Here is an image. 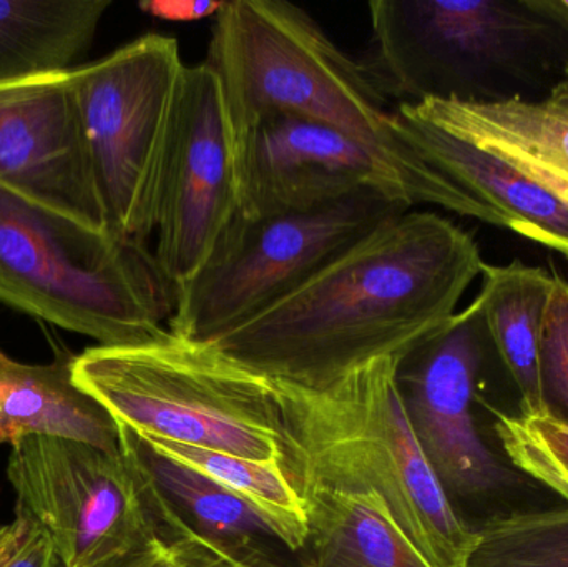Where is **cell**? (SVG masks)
I'll use <instances>...</instances> for the list:
<instances>
[{
	"instance_id": "cell-1",
	"label": "cell",
	"mask_w": 568,
	"mask_h": 567,
	"mask_svg": "<svg viewBox=\"0 0 568 567\" xmlns=\"http://www.w3.org/2000/svg\"><path fill=\"white\" fill-rule=\"evenodd\" d=\"M484 266L466 230L434 212H406L210 343L266 378L326 388L373 360L406 358L456 315Z\"/></svg>"
},
{
	"instance_id": "cell-2",
	"label": "cell",
	"mask_w": 568,
	"mask_h": 567,
	"mask_svg": "<svg viewBox=\"0 0 568 567\" xmlns=\"http://www.w3.org/2000/svg\"><path fill=\"white\" fill-rule=\"evenodd\" d=\"M359 60L387 103L539 100L567 77L568 22L547 0H374Z\"/></svg>"
},
{
	"instance_id": "cell-3",
	"label": "cell",
	"mask_w": 568,
	"mask_h": 567,
	"mask_svg": "<svg viewBox=\"0 0 568 567\" xmlns=\"http://www.w3.org/2000/svg\"><path fill=\"white\" fill-rule=\"evenodd\" d=\"M73 379L119 425L260 463L291 476L297 443L275 382L209 342L166 330L139 345L92 346Z\"/></svg>"
},
{
	"instance_id": "cell-4",
	"label": "cell",
	"mask_w": 568,
	"mask_h": 567,
	"mask_svg": "<svg viewBox=\"0 0 568 567\" xmlns=\"http://www.w3.org/2000/svg\"><path fill=\"white\" fill-rule=\"evenodd\" d=\"M0 302L99 346H125L166 332L175 290L145 243L0 183Z\"/></svg>"
},
{
	"instance_id": "cell-5",
	"label": "cell",
	"mask_w": 568,
	"mask_h": 567,
	"mask_svg": "<svg viewBox=\"0 0 568 567\" xmlns=\"http://www.w3.org/2000/svg\"><path fill=\"white\" fill-rule=\"evenodd\" d=\"M399 363L373 360L321 389L273 382L304 458L374 489L430 566L467 567L476 529L454 508L414 433Z\"/></svg>"
},
{
	"instance_id": "cell-6",
	"label": "cell",
	"mask_w": 568,
	"mask_h": 567,
	"mask_svg": "<svg viewBox=\"0 0 568 567\" xmlns=\"http://www.w3.org/2000/svg\"><path fill=\"white\" fill-rule=\"evenodd\" d=\"M213 19L205 63L222 87L233 145L270 117L296 115L406 149L361 62L301 7L232 0Z\"/></svg>"
},
{
	"instance_id": "cell-7",
	"label": "cell",
	"mask_w": 568,
	"mask_h": 567,
	"mask_svg": "<svg viewBox=\"0 0 568 567\" xmlns=\"http://www.w3.org/2000/svg\"><path fill=\"white\" fill-rule=\"evenodd\" d=\"M186 67L175 37L146 33L72 70L106 226L123 239L155 233Z\"/></svg>"
},
{
	"instance_id": "cell-8",
	"label": "cell",
	"mask_w": 568,
	"mask_h": 567,
	"mask_svg": "<svg viewBox=\"0 0 568 567\" xmlns=\"http://www.w3.org/2000/svg\"><path fill=\"white\" fill-rule=\"evenodd\" d=\"M409 206L373 190L287 215L236 213L202 269L175 290L170 332L215 342L290 295L337 253Z\"/></svg>"
},
{
	"instance_id": "cell-9",
	"label": "cell",
	"mask_w": 568,
	"mask_h": 567,
	"mask_svg": "<svg viewBox=\"0 0 568 567\" xmlns=\"http://www.w3.org/2000/svg\"><path fill=\"white\" fill-rule=\"evenodd\" d=\"M239 212L248 219L311 212L373 190L413 209L446 210V180L406 149H389L296 115L263 120L235 143Z\"/></svg>"
},
{
	"instance_id": "cell-10",
	"label": "cell",
	"mask_w": 568,
	"mask_h": 567,
	"mask_svg": "<svg viewBox=\"0 0 568 567\" xmlns=\"http://www.w3.org/2000/svg\"><path fill=\"white\" fill-rule=\"evenodd\" d=\"M17 506L50 536L63 567H92L145 545L160 518L145 476L120 453L63 436L10 445Z\"/></svg>"
},
{
	"instance_id": "cell-11",
	"label": "cell",
	"mask_w": 568,
	"mask_h": 567,
	"mask_svg": "<svg viewBox=\"0 0 568 567\" xmlns=\"http://www.w3.org/2000/svg\"><path fill=\"white\" fill-rule=\"evenodd\" d=\"M496 353L477 295L397 368L410 425L450 498H486L507 479L474 416L484 366Z\"/></svg>"
},
{
	"instance_id": "cell-12",
	"label": "cell",
	"mask_w": 568,
	"mask_h": 567,
	"mask_svg": "<svg viewBox=\"0 0 568 567\" xmlns=\"http://www.w3.org/2000/svg\"><path fill=\"white\" fill-rule=\"evenodd\" d=\"M239 213L235 145L222 87L205 62L186 67L156 210L155 260L179 290Z\"/></svg>"
},
{
	"instance_id": "cell-13",
	"label": "cell",
	"mask_w": 568,
	"mask_h": 567,
	"mask_svg": "<svg viewBox=\"0 0 568 567\" xmlns=\"http://www.w3.org/2000/svg\"><path fill=\"white\" fill-rule=\"evenodd\" d=\"M0 183L109 230L72 72L0 83Z\"/></svg>"
},
{
	"instance_id": "cell-14",
	"label": "cell",
	"mask_w": 568,
	"mask_h": 567,
	"mask_svg": "<svg viewBox=\"0 0 568 567\" xmlns=\"http://www.w3.org/2000/svg\"><path fill=\"white\" fill-rule=\"evenodd\" d=\"M393 117L400 140L449 183V212L513 230L568 260V183L453 135L409 105Z\"/></svg>"
},
{
	"instance_id": "cell-15",
	"label": "cell",
	"mask_w": 568,
	"mask_h": 567,
	"mask_svg": "<svg viewBox=\"0 0 568 567\" xmlns=\"http://www.w3.org/2000/svg\"><path fill=\"white\" fill-rule=\"evenodd\" d=\"M291 479L310 526L304 567H433L369 486L301 453Z\"/></svg>"
},
{
	"instance_id": "cell-16",
	"label": "cell",
	"mask_w": 568,
	"mask_h": 567,
	"mask_svg": "<svg viewBox=\"0 0 568 567\" xmlns=\"http://www.w3.org/2000/svg\"><path fill=\"white\" fill-rule=\"evenodd\" d=\"M75 356L27 365L0 348V445L26 436H63L120 453L119 423L73 379Z\"/></svg>"
},
{
	"instance_id": "cell-17",
	"label": "cell",
	"mask_w": 568,
	"mask_h": 567,
	"mask_svg": "<svg viewBox=\"0 0 568 567\" xmlns=\"http://www.w3.org/2000/svg\"><path fill=\"white\" fill-rule=\"evenodd\" d=\"M409 107L453 135L529 163L568 183V70L566 79L539 100H427Z\"/></svg>"
},
{
	"instance_id": "cell-18",
	"label": "cell",
	"mask_w": 568,
	"mask_h": 567,
	"mask_svg": "<svg viewBox=\"0 0 568 567\" xmlns=\"http://www.w3.org/2000/svg\"><path fill=\"white\" fill-rule=\"evenodd\" d=\"M110 6V0H0V83L72 72Z\"/></svg>"
},
{
	"instance_id": "cell-19",
	"label": "cell",
	"mask_w": 568,
	"mask_h": 567,
	"mask_svg": "<svg viewBox=\"0 0 568 567\" xmlns=\"http://www.w3.org/2000/svg\"><path fill=\"white\" fill-rule=\"evenodd\" d=\"M479 296L504 372L519 393V412L546 413L540 392V338L552 273L513 262L483 270Z\"/></svg>"
},
{
	"instance_id": "cell-20",
	"label": "cell",
	"mask_w": 568,
	"mask_h": 567,
	"mask_svg": "<svg viewBox=\"0 0 568 567\" xmlns=\"http://www.w3.org/2000/svg\"><path fill=\"white\" fill-rule=\"evenodd\" d=\"M139 439L155 455L200 473L252 506L284 548L293 553L306 548L310 538L306 508L282 466L170 439L149 436H139Z\"/></svg>"
},
{
	"instance_id": "cell-21",
	"label": "cell",
	"mask_w": 568,
	"mask_h": 567,
	"mask_svg": "<svg viewBox=\"0 0 568 567\" xmlns=\"http://www.w3.org/2000/svg\"><path fill=\"white\" fill-rule=\"evenodd\" d=\"M126 432L140 462L160 492L196 531L239 551L265 553V539L275 538L252 506L200 473L155 455L132 429L126 428Z\"/></svg>"
},
{
	"instance_id": "cell-22",
	"label": "cell",
	"mask_w": 568,
	"mask_h": 567,
	"mask_svg": "<svg viewBox=\"0 0 568 567\" xmlns=\"http://www.w3.org/2000/svg\"><path fill=\"white\" fill-rule=\"evenodd\" d=\"M145 475L160 518L159 531L140 548L92 567H278L268 553L239 551L196 531L146 469Z\"/></svg>"
},
{
	"instance_id": "cell-23",
	"label": "cell",
	"mask_w": 568,
	"mask_h": 567,
	"mask_svg": "<svg viewBox=\"0 0 568 567\" xmlns=\"http://www.w3.org/2000/svg\"><path fill=\"white\" fill-rule=\"evenodd\" d=\"M467 567H568V508L490 519Z\"/></svg>"
},
{
	"instance_id": "cell-24",
	"label": "cell",
	"mask_w": 568,
	"mask_h": 567,
	"mask_svg": "<svg viewBox=\"0 0 568 567\" xmlns=\"http://www.w3.org/2000/svg\"><path fill=\"white\" fill-rule=\"evenodd\" d=\"M494 413V432L509 462L568 502V423L549 413Z\"/></svg>"
},
{
	"instance_id": "cell-25",
	"label": "cell",
	"mask_w": 568,
	"mask_h": 567,
	"mask_svg": "<svg viewBox=\"0 0 568 567\" xmlns=\"http://www.w3.org/2000/svg\"><path fill=\"white\" fill-rule=\"evenodd\" d=\"M544 409L568 423V280L554 275L540 338Z\"/></svg>"
},
{
	"instance_id": "cell-26",
	"label": "cell",
	"mask_w": 568,
	"mask_h": 567,
	"mask_svg": "<svg viewBox=\"0 0 568 567\" xmlns=\"http://www.w3.org/2000/svg\"><path fill=\"white\" fill-rule=\"evenodd\" d=\"M23 515L27 518V526L22 541L3 567H63L50 536L26 512Z\"/></svg>"
},
{
	"instance_id": "cell-27",
	"label": "cell",
	"mask_w": 568,
	"mask_h": 567,
	"mask_svg": "<svg viewBox=\"0 0 568 567\" xmlns=\"http://www.w3.org/2000/svg\"><path fill=\"white\" fill-rule=\"evenodd\" d=\"M225 2L212 0H149L140 2L139 9L156 19L172 22H192V20L215 17Z\"/></svg>"
},
{
	"instance_id": "cell-28",
	"label": "cell",
	"mask_w": 568,
	"mask_h": 567,
	"mask_svg": "<svg viewBox=\"0 0 568 567\" xmlns=\"http://www.w3.org/2000/svg\"><path fill=\"white\" fill-rule=\"evenodd\" d=\"M16 513V519L10 525H0V567H3L12 558L13 553L22 541L23 533H26V515L17 506Z\"/></svg>"
},
{
	"instance_id": "cell-29",
	"label": "cell",
	"mask_w": 568,
	"mask_h": 567,
	"mask_svg": "<svg viewBox=\"0 0 568 567\" xmlns=\"http://www.w3.org/2000/svg\"><path fill=\"white\" fill-rule=\"evenodd\" d=\"M550 9L568 22V0H547Z\"/></svg>"
}]
</instances>
